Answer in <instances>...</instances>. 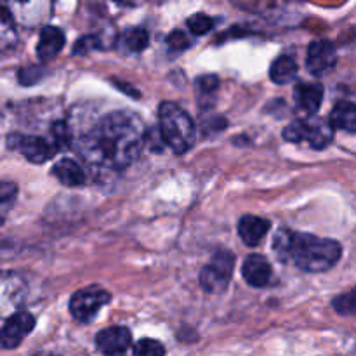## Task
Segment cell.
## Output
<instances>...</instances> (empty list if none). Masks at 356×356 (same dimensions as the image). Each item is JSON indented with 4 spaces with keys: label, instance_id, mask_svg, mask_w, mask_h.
<instances>
[{
    "label": "cell",
    "instance_id": "1",
    "mask_svg": "<svg viewBox=\"0 0 356 356\" xmlns=\"http://www.w3.org/2000/svg\"><path fill=\"white\" fill-rule=\"evenodd\" d=\"M146 139L148 134L141 118L120 110L103 115L73 146L89 165L120 170L138 160Z\"/></svg>",
    "mask_w": 356,
    "mask_h": 356
},
{
    "label": "cell",
    "instance_id": "2",
    "mask_svg": "<svg viewBox=\"0 0 356 356\" xmlns=\"http://www.w3.org/2000/svg\"><path fill=\"white\" fill-rule=\"evenodd\" d=\"M273 250L284 263H294L306 273H323L339 263L343 249L336 240L320 238L309 233L280 229L273 240Z\"/></svg>",
    "mask_w": 356,
    "mask_h": 356
},
{
    "label": "cell",
    "instance_id": "3",
    "mask_svg": "<svg viewBox=\"0 0 356 356\" xmlns=\"http://www.w3.org/2000/svg\"><path fill=\"white\" fill-rule=\"evenodd\" d=\"M159 131L163 143L176 153H186L195 143V122L176 103L160 104Z\"/></svg>",
    "mask_w": 356,
    "mask_h": 356
},
{
    "label": "cell",
    "instance_id": "4",
    "mask_svg": "<svg viewBox=\"0 0 356 356\" xmlns=\"http://www.w3.org/2000/svg\"><path fill=\"white\" fill-rule=\"evenodd\" d=\"M284 138L289 143L306 141L312 148L323 149L334 141V127L325 118H299L284 129Z\"/></svg>",
    "mask_w": 356,
    "mask_h": 356
},
{
    "label": "cell",
    "instance_id": "5",
    "mask_svg": "<svg viewBox=\"0 0 356 356\" xmlns=\"http://www.w3.org/2000/svg\"><path fill=\"white\" fill-rule=\"evenodd\" d=\"M235 257L228 250H219L212 256L211 263L200 271V285L209 294H219L226 291L233 277Z\"/></svg>",
    "mask_w": 356,
    "mask_h": 356
},
{
    "label": "cell",
    "instance_id": "6",
    "mask_svg": "<svg viewBox=\"0 0 356 356\" xmlns=\"http://www.w3.org/2000/svg\"><path fill=\"white\" fill-rule=\"evenodd\" d=\"M111 301V294L101 287H86L76 291L70 299V313L82 323L92 322L103 306Z\"/></svg>",
    "mask_w": 356,
    "mask_h": 356
},
{
    "label": "cell",
    "instance_id": "7",
    "mask_svg": "<svg viewBox=\"0 0 356 356\" xmlns=\"http://www.w3.org/2000/svg\"><path fill=\"white\" fill-rule=\"evenodd\" d=\"M7 146L14 152L21 153L31 163H44L56 153V146L52 141H47L38 136L26 134H9L7 136Z\"/></svg>",
    "mask_w": 356,
    "mask_h": 356
},
{
    "label": "cell",
    "instance_id": "8",
    "mask_svg": "<svg viewBox=\"0 0 356 356\" xmlns=\"http://www.w3.org/2000/svg\"><path fill=\"white\" fill-rule=\"evenodd\" d=\"M35 329V316L28 312H17L6 320L2 327V348L13 350L23 343L24 337Z\"/></svg>",
    "mask_w": 356,
    "mask_h": 356
},
{
    "label": "cell",
    "instance_id": "9",
    "mask_svg": "<svg viewBox=\"0 0 356 356\" xmlns=\"http://www.w3.org/2000/svg\"><path fill=\"white\" fill-rule=\"evenodd\" d=\"M337 54L336 47L329 40H315L309 44L308 56H306V66L312 75H325L336 66Z\"/></svg>",
    "mask_w": 356,
    "mask_h": 356
},
{
    "label": "cell",
    "instance_id": "10",
    "mask_svg": "<svg viewBox=\"0 0 356 356\" xmlns=\"http://www.w3.org/2000/svg\"><path fill=\"white\" fill-rule=\"evenodd\" d=\"M132 337L125 327H108L96 337V348L106 356H122L131 348Z\"/></svg>",
    "mask_w": 356,
    "mask_h": 356
},
{
    "label": "cell",
    "instance_id": "11",
    "mask_svg": "<svg viewBox=\"0 0 356 356\" xmlns=\"http://www.w3.org/2000/svg\"><path fill=\"white\" fill-rule=\"evenodd\" d=\"M242 275L247 284L256 289H261L270 284L273 270H271V264L268 263L266 257L259 256V254H250L243 261Z\"/></svg>",
    "mask_w": 356,
    "mask_h": 356
},
{
    "label": "cell",
    "instance_id": "12",
    "mask_svg": "<svg viewBox=\"0 0 356 356\" xmlns=\"http://www.w3.org/2000/svg\"><path fill=\"white\" fill-rule=\"evenodd\" d=\"M294 101L299 110L306 111L308 115H313L322 106L323 86L318 82L298 83L294 89Z\"/></svg>",
    "mask_w": 356,
    "mask_h": 356
},
{
    "label": "cell",
    "instance_id": "13",
    "mask_svg": "<svg viewBox=\"0 0 356 356\" xmlns=\"http://www.w3.org/2000/svg\"><path fill=\"white\" fill-rule=\"evenodd\" d=\"M65 33L56 26L42 28L37 44V54L42 63H49L65 47Z\"/></svg>",
    "mask_w": 356,
    "mask_h": 356
},
{
    "label": "cell",
    "instance_id": "14",
    "mask_svg": "<svg viewBox=\"0 0 356 356\" xmlns=\"http://www.w3.org/2000/svg\"><path fill=\"white\" fill-rule=\"evenodd\" d=\"M268 232H270V221L257 216H243L238 221L240 238L249 247L259 245Z\"/></svg>",
    "mask_w": 356,
    "mask_h": 356
},
{
    "label": "cell",
    "instance_id": "15",
    "mask_svg": "<svg viewBox=\"0 0 356 356\" xmlns=\"http://www.w3.org/2000/svg\"><path fill=\"white\" fill-rule=\"evenodd\" d=\"M52 174L59 179V183L65 184V186L75 188L82 186L86 183V172H83L82 167L72 159H63L52 167Z\"/></svg>",
    "mask_w": 356,
    "mask_h": 356
},
{
    "label": "cell",
    "instance_id": "16",
    "mask_svg": "<svg viewBox=\"0 0 356 356\" xmlns=\"http://www.w3.org/2000/svg\"><path fill=\"white\" fill-rule=\"evenodd\" d=\"M329 120L334 129L356 132V104L350 101H339L330 111Z\"/></svg>",
    "mask_w": 356,
    "mask_h": 356
},
{
    "label": "cell",
    "instance_id": "17",
    "mask_svg": "<svg viewBox=\"0 0 356 356\" xmlns=\"http://www.w3.org/2000/svg\"><path fill=\"white\" fill-rule=\"evenodd\" d=\"M270 76L275 83L278 86H285V83H291L292 80L298 76V61L294 59V56H280L278 59H275L273 65L270 68Z\"/></svg>",
    "mask_w": 356,
    "mask_h": 356
},
{
    "label": "cell",
    "instance_id": "18",
    "mask_svg": "<svg viewBox=\"0 0 356 356\" xmlns=\"http://www.w3.org/2000/svg\"><path fill=\"white\" fill-rule=\"evenodd\" d=\"M148 31L141 26H134L129 28L124 35H122V44L127 51L131 52H141L148 47Z\"/></svg>",
    "mask_w": 356,
    "mask_h": 356
},
{
    "label": "cell",
    "instance_id": "19",
    "mask_svg": "<svg viewBox=\"0 0 356 356\" xmlns=\"http://www.w3.org/2000/svg\"><path fill=\"white\" fill-rule=\"evenodd\" d=\"M186 24H188V28H190L191 33L197 35V37H202V35L209 33V31L214 28V19L209 16H205V14L198 13V14H193L191 17H188Z\"/></svg>",
    "mask_w": 356,
    "mask_h": 356
},
{
    "label": "cell",
    "instance_id": "20",
    "mask_svg": "<svg viewBox=\"0 0 356 356\" xmlns=\"http://www.w3.org/2000/svg\"><path fill=\"white\" fill-rule=\"evenodd\" d=\"M332 306L341 315H356V287L348 294L337 296L332 301Z\"/></svg>",
    "mask_w": 356,
    "mask_h": 356
},
{
    "label": "cell",
    "instance_id": "21",
    "mask_svg": "<svg viewBox=\"0 0 356 356\" xmlns=\"http://www.w3.org/2000/svg\"><path fill=\"white\" fill-rule=\"evenodd\" d=\"M134 356H165V348L155 339H141L136 343Z\"/></svg>",
    "mask_w": 356,
    "mask_h": 356
},
{
    "label": "cell",
    "instance_id": "22",
    "mask_svg": "<svg viewBox=\"0 0 356 356\" xmlns=\"http://www.w3.org/2000/svg\"><path fill=\"white\" fill-rule=\"evenodd\" d=\"M52 145L56 146V149L65 148L70 145V139H72V132H70V125H66L65 122H56L52 125Z\"/></svg>",
    "mask_w": 356,
    "mask_h": 356
},
{
    "label": "cell",
    "instance_id": "23",
    "mask_svg": "<svg viewBox=\"0 0 356 356\" xmlns=\"http://www.w3.org/2000/svg\"><path fill=\"white\" fill-rule=\"evenodd\" d=\"M195 87H197L198 94H200L202 97L214 96L216 90H218V87H219V80H218V76H214V75H204V76H200V79H197Z\"/></svg>",
    "mask_w": 356,
    "mask_h": 356
},
{
    "label": "cell",
    "instance_id": "24",
    "mask_svg": "<svg viewBox=\"0 0 356 356\" xmlns=\"http://www.w3.org/2000/svg\"><path fill=\"white\" fill-rule=\"evenodd\" d=\"M99 38L94 37V35H86V37H80L79 40L75 42V47H73V54H89V52L99 49Z\"/></svg>",
    "mask_w": 356,
    "mask_h": 356
},
{
    "label": "cell",
    "instance_id": "25",
    "mask_svg": "<svg viewBox=\"0 0 356 356\" xmlns=\"http://www.w3.org/2000/svg\"><path fill=\"white\" fill-rule=\"evenodd\" d=\"M167 45H169L172 51H184V49L190 47V40H188V37L183 31L176 30L167 37Z\"/></svg>",
    "mask_w": 356,
    "mask_h": 356
},
{
    "label": "cell",
    "instance_id": "26",
    "mask_svg": "<svg viewBox=\"0 0 356 356\" xmlns=\"http://www.w3.org/2000/svg\"><path fill=\"white\" fill-rule=\"evenodd\" d=\"M17 186L14 183H9V181H3L2 188H0V198H2V207L3 211H7L9 207V202L16 200Z\"/></svg>",
    "mask_w": 356,
    "mask_h": 356
},
{
    "label": "cell",
    "instance_id": "27",
    "mask_svg": "<svg viewBox=\"0 0 356 356\" xmlns=\"http://www.w3.org/2000/svg\"><path fill=\"white\" fill-rule=\"evenodd\" d=\"M33 75L40 76V73H38L37 68H30V70H21L19 72V80L24 83V86H31V83L35 82Z\"/></svg>",
    "mask_w": 356,
    "mask_h": 356
},
{
    "label": "cell",
    "instance_id": "28",
    "mask_svg": "<svg viewBox=\"0 0 356 356\" xmlns=\"http://www.w3.org/2000/svg\"><path fill=\"white\" fill-rule=\"evenodd\" d=\"M33 356H58V355H54V353H45V351H40V353H35Z\"/></svg>",
    "mask_w": 356,
    "mask_h": 356
}]
</instances>
